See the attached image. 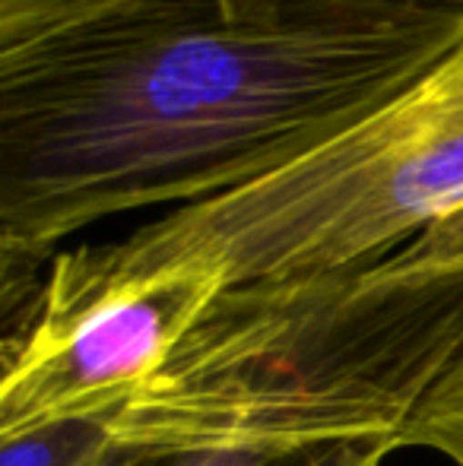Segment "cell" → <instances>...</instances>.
<instances>
[{
    "label": "cell",
    "instance_id": "obj_1",
    "mask_svg": "<svg viewBox=\"0 0 463 466\" xmlns=\"http://www.w3.org/2000/svg\"><path fill=\"white\" fill-rule=\"evenodd\" d=\"M460 38L428 0H121L0 55V314L86 228L286 166Z\"/></svg>",
    "mask_w": 463,
    "mask_h": 466
},
{
    "label": "cell",
    "instance_id": "obj_2",
    "mask_svg": "<svg viewBox=\"0 0 463 466\" xmlns=\"http://www.w3.org/2000/svg\"><path fill=\"white\" fill-rule=\"evenodd\" d=\"M463 209V38L340 134L210 200L156 213L115 241L64 248L57 295L178 273L219 289L368 267Z\"/></svg>",
    "mask_w": 463,
    "mask_h": 466
},
{
    "label": "cell",
    "instance_id": "obj_3",
    "mask_svg": "<svg viewBox=\"0 0 463 466\" xmlns=\"http://www.w3.org/2000/svg\"><path fill=\"white\" fill-rule=\"evenodd\" d=\"M223 289L156 273L57 295L35 289L0 346V441L70 419H108L197 324Z\"/></svg>",
    "mask_w": 463,
    "mask_h": 466
},
{
    "label": "cell",
    "instance_id": "obj_4",
    "mask_svg": "<svg viewBox=\"0 0 463 466\" xmlns=\"http://www.w3.org/2000/svg\"><path fill=\"white\" fill-rule=\"evenodd\" d=\"M407 248L419 264L463 282V209L441 219L419 238L407 241ZM403 448L435 451L463 466V352L409 419L407 431L397 441V451Z\"/></svg>",
    "mask_w": 463,
    "mask_h": 466
},
{
    "label": "cell",
    "instance_id": "obj_5",
    "mask_svg": "<svg viewBox=\"0 0 463 466\" xmlns=\"http://www.w3.org/2000/svg\"><path fill=\"white\" fill-rule=\"evenodd\" d=\"M106 419H70L0 441V466H130Z\"/></svg>",
    "mask_w": 463,
    "mask_h": 466
},
{
    "label": "cell",
    "instance_id": "obj_6",
    "mask_svg": "<svg viewBox=\"0 0 463 466\" xmlns=\"http://www.w3.org/2000/svg\"><path fill=\"white\" fill-rule=\"evenodd\" d=\"M121 0H0V55L76 25Z\"/></svg>",
    "mask_w": 463,
    "mask_h": 466
},
{
    "label": "cell",
    "instance_id": "obj_7",
    "mask_svg": "<svg viewBox=\"0 0 463 466\" xmlns=\"http://www.w3.org/2000/svg\"><path fill=\"white\" fill-rule=\"evenodd\" d=\"M302 461L289 463L298 466ZM130 466H286L254 454H226V451H204V454H172V457H140L134 454Z\"/></svg>",
    "mask_w": 463,
    "mask_h": 466
},
{
    "label": "cell",
    "instance_id": "obj_8",
    "mask_svg": "<svg viewBox=\"0 0 463 466\" xmlns=\"http://www.w3.org/2000/svg\"><path fill=\"white\" fill-rule=\"evenodd\" d=\"M388 454V448H337L305 457L298 466H384Z\"/></svg>",
    "mask_w": 463,
    "mask_h": 466
},
{
    "label": "cell",
    "instance_id": "obj_9",
    "mask_svg": "<svg viewBox=\"0 0 463 466\" xmlns=\"http://www.w3.org/2000/svg\"><path fill=\"white\" fill-rule=\"evenodd\" d=\"M428 4H451V6H463V0H428Z\"/></svg>",
    "mask_w": 463,
    "mask_h": 466
}]
</instances>
